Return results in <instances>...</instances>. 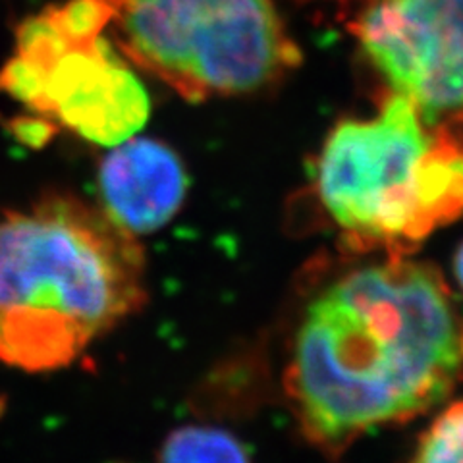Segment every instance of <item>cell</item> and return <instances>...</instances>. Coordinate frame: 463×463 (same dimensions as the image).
Here are the masks:
<instances>
[{"label": "cell", "mask_w": 463, "mask_h": 463, "mask_svg": "<svg viewBox=\"0 0 463 463\" xmlns=\"http://www.w3.org/2000/svg\"><path fill=\"white\" fill-rule=\"evenodd\" d=\"M350 29L429 124L463 120V0H367Z\"/></svg>", "instance_id": "obj_6"}, {"label": "cell", "mask_w": 463, "mask_h": 463, "mask_svg": "<svg viewBox=\"0 0 463 463\" xmlns=\"http://www.w3.org/2000/svg\"><path fill=\"white\" fill-rule=\"evenodd\" d=\"M112 37L187 100L269 90L301 62L272 0H109Z\"/></svg>", "instance_id": "obj_4"}, {"label": "cell", "mask_w": 463, "mask_h": 463, "mask_svg": "<svg viewBox=\"0 0 463 463\" xmlns=\"http://www.w3.org/2000/svg\"><path fill=\"white\" fill-rule=\"evenodd\" d=\"M156 463H251L230 432L190 425L174 430L156 454Z\"/></svg>", "instance_id": "obj_8"}, {"label": "cell", "mask_w": 463, "mask_h": 463, "mask_svg": "<svg viewBox=\"0 0 463 463\" xmlns=\"http://www.w3.org/2000/svg\"><path fill=\"white\" fill-rule=\"evenodd\" d=\"M3 405H5V402H3V400H0V413H3Z\"/></svg>", "instance_id": "obj_12"}, {"label": "cell", "mask_w": 463, "mask_h": 463, "mask_svg": "<svg viewBox=\"0 0 463 463\" xmlns=\"http://www.w3.org/2000/svg\"><path fill=\"white\" fill-rule=\"evenodd\" d=\"M97 182L100 209L136 238L168 224L187 192L180 156L149 137H129L110 147Z\"/></svg>", "instance_id": "obj_7"}, {"label": "cell", "mask_w": 463, "mask_h": 463, "mask_svg": "<svg viewBox=\"0 0 463 463\" xmlns=\"http://www.w3.org/2000/svg\"><path fill=\"white\" fill-rule=\"evenodd\" d=\"M110 20L109 0H68L25 20L0 70V91L91 143L114 147L134 137L147 122L149 97L103 39Z\"/></svg>", "instance_id": "obj_5"}, {"label": "cell", "mask_w": 463, "mask_h": 463, "mask_svg": "<svg viewBox=\"0 0 463 463\" xmlns=\"http://www.w3.org/2000/svg\"><path fill=\"white\" fill-rule=\"evenodd\" d=\"M463 376V315L439 269L390 255L332 282L303 315L286 394L303 434L340 454L421 415Z\"/></svg>", "instance_id": "obj_1"}, {"label": "cell", "mask_w": 463, "mask_h": 463, "mask_svg": "<svg viewBox=\"0 0 463 463\" xmlns=\"http://www.w3.org/2000/svg\"><path fill=\"white\" fill-rule=\"evenodd\" d=\"M317 192L355 248L403 255L463 216V139L390 91L373 118L342 120L317 163Z\"/></svg>", "instance_id": "obj_3"}, {"label": "cell", "mask_w": 463, "mask_h": 463, "mask_svg": "<svg viewBox=\"0 0 463 463\" xmlns=\"http://www.w3.org/2000/svg\"><path fill=\"white\" fill-rule=\"evenodd\" d=\"M145 299L141 245L99 203L49 192L0 214L3 365L66 369Z\"/></svg>", "instance_id": "obj_2"}, {"label": "cell", "mask_w": 463, "mask_h": 463, "mask_svg": "<svg viewBox=\"0 0 463 463\" xmlns=\"http://www.w3.org/2000/svg\"><path fill=\"white\" fill-rule=\"evenodd\" d=\"M299 3H307V0H299ZM335 3H350V0H335Z\"/></svg>", "instance_id": "obj_11"}, {"label": "cell", "mask_w": 463, "mask_h": 463, "mask_svg": "<svg viewBox=\"0 0 463 463\" xmlns=\"http://www.w3.org/2000/svg\"><path fill=\"white\" fill-rule=\"evenodd\" d=\"M454 272H456V279L463 289V245L459 248V251L456 253V259H454Z\"/></svg>", "instance_id": "obj_10"}, {"label": "cell", "mask_w": 463, "mask_h": 463, "mask_svg": "<svg viewBox=\"0 0 463 463\" xmlns=\"http://www.w3.org/2000/svg\"><path fill=\"white\" fill-rule=\"evenodd\" d=\"M410 463H463V402L450 405L425 430Z\"/></svg>", "instance_id": "obj_9"}]
</instances>
